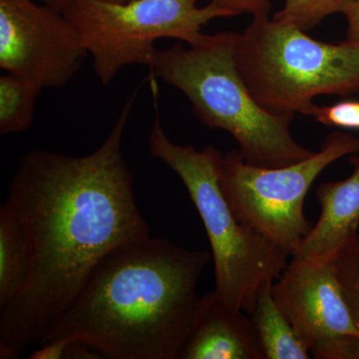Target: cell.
Returning <instances> with one entry per match:
<instances>
[{
    "mask_svg": "<svg viewBox=\"0 0 359 359\" xmlns=\"http://www.w3.org/2000/svg\"><path fill=\"white\" fill-rule=\"evenodd\" d=\"M136 93L90 154L32 150L20 158L6 204L25 233L29 273L18 297L0 309V358L40 344L104 257L151 237L122 152Z\"/></svg>",
    "mask_w": 359,
    "mask_h": 359,
    "instance_id": "obj_1",
    "label": "cell"
},
{
    "mask_svg": "<svg viewBox=\"0 0 359 359\" xmlns=\"http://www.w3.org/2000/svg\"><path fill=\"white\" fill-rule=\"evenodd\" d=\"M168 238H151L110 252L39 344H88L113 359H179L192 332L197 287L211 259Z\"/></svg>",
    "mask_w": 359,
    "mask_h": 359,
    "instance_id": "obj_2",
    "label": "cell"
},
{
    "mask_svg": "<svg viewBox=\"0 0 359 359\" xmlns=\"http://www.w3.org/2000/svg\"><path fill=\"white\" fill-rule=\"evenodd\" d=\"M237 36L219 32L188 47L157 49L148 67L187 97L205 126L230 133L249 164L280 168L308 159L316 152L290 133L294 116L269 114L250 94L236 65Z\"/></svg>",
    "mask_w": 359,
    "mask_h": 359,
    "instance_id": "obj_3",
    "label": "cell"
},
{
    "mask_svg": "<svg viewBox=\"0 0 359 359\" xmlns=\"http://www.w3.org/2000/svg\"><path fill=\"white\" fill-rule=\"evenodd\" d=\"M150 154L178 175L199 212L211 245L215 292L231 309L249 314L264 283L287 266L285 250L236 216L219 185L223 153L214 146L197 150L174 143L156 115L148 139Z\"/></svg>",
    "mask_w": 359,
    "mask_h": 359,
    "instance_id": "obj_4",
    "label": "cell"
},
{
    "mask_svg": "<svg viewBox=\"0 0 359 359\" xmlns=\"http://www.w3.org/2000/svg\"><path fill=\"white\" fill-rule=\"evenodd\" d=\"M235 60L257 103L271 115H311L320 95L359 93V47L328 43L273 18L238 33Z\"/></svg>",
    "mask_w": 359,
    "mask_h": 359,
    "instance_id": "obj_5",
    "label": "cell"
},
{
    "mask_svg": "<svg viewBox=\"0 0 359 359\" xmlns=\"http://www.w3.org/2000/svg\"><path fill=\"white\" fill-rule=\"evenodd\" d=\"M199 0H70L65 13L79 33L101 84L111 83L123 67L150 65L155 42L171 39L200 43L202 28L217 18L233 14Z\"/></svg>",
    "mask_w": 359,
    "mask_h": 359,
    "instance_id": "obj_6",
    "label": "cell"
},
{
    "mask_svg": "<svg viewBox=\"0 0 359 359\" xmlns=\"http://www.w3.org/2000/svg\"><path fill=\"white\" fill-rule=\"evenodd\" d=\"M358 152V137L344 132L328 135L320 151L285 167L255 166L235 149L221 156L219 185L242 223L294 257L313 228L304 203L313 182L335 161Z\"/></svg>",
    "mask_w": 359,
    "mask_h": 359,
    "instance_id": "obj_7",
    "label": "cell"
},
{
    "mask_svg": "<svg viewBox=\"0 0 359 359\" xmlns=\"http://www.w3.org/2000/svg\"><path fill=\"white\" fill-rule=\"evenodd\" d=\"M65 13L34 0H0V68L40 88L69 83L87 55Z\"/></svg>",
    "mask_w": 359,
    "mask_h": 359,
    "instance_id": "obj_8",
    "label": "cell"
},
{
    "mask_svg": "<svg viewBox=\"0 0 359 359\" xmlns=\"http://www.w3.org/2000/svg\"><path fill=\"white\" fill-rule=\"evenodd\" d=\"M278 308L316 359H359V328L340 292L332 261L292 257L273 285Z\"/></svg>",
    "mask_w": 359,
    "mask_h": 359,
    "instance_id": "obj_9",
    "label": "cell"
},
{
    "mask_svg": "<svg viewBox=\"0 0 359 359\" xmlns=\"http://www.w3.org/2000/svg\"><path fill=\"white\" fill-rule=\"evenodd\" d=\"M179 359H266L256 325L217 292L201 297L192 332Z\"/></svg>",
    "mask_w": 359,
    "mask_h": 359,
    "instance_id": "obj_10",
    "label": "cell"
},
{
    "mask_svg": "<svg viewBox=\"0 0 359 359\" xmlns=\"http://www.w3.org/2000/svg\"><path fill=\"white\" fill-rule=\"evenodd\" d=\"M353 174L346 180L320 184L316 189L320 217L309 231L294 259L311 263L332 261L358 236L359 152L348 159Z\"/></svg>",
    "mask_w": 359,
    "mask_h": 359,
    "instance_id": "obj_11",
    "label": "cell"
},
{
    "mask_svg": "<svg viewBox=\"0 0 359 359\" xmlns=\"http://www.w3.org/2000/svg\"><path fill=\"white\" fill-rule=\"evenodd\" d=\"M273 283L262 285L249 313L261 337L266 359L311 358L308 347L275 301Z\"/></svg>",
    "mask_w": 359,
    "mask_h": 359,
    "instance_id": "obj_12",
    "label": "cell"
},
{
    "mask_svg": "<svg viewBox=\"0 0 359 359\" xmlns=\"http://www.w3.org/2000/svg\"><path fill=\"white\" fill-rule=\"evenodd\" d=\"M29 264L25 233L4 203L0 208V309L20 294L27 280Z\"/></svg>",
    "mask_w": 359,
    "mask_h": 359,
    "instance_id": "obj_13",
    "label": "cell"
},
{
    "mask_svg": "<svg viewBox=\"0 0 359 359\" xmlns=\"http://www.w3.org/2000/svg\"><path fill=\"white\" fill-rule=\"evenodd\" d=\"M41 90L11 73L0 77V134H20L30 128Z\"/></svg>",
    "mask_w": 359,
    "mask_h": 359,
    "instance_id": "obj_14",
    "label": "cell"
},
{
    "mask_svg": "<svg viewBox=\"0 0 359 359\" xmlns=\"http://www.w3.org/2000/svg\"><path fill=\"white\" fill-rule=\"evenodd\" d=\"M358 0H283L282 9L273 20L309 32L320 25L327 16L344 13Z\"/></svg>",
    "mask_w": 359,
    "mask_h": 359,
    "instance_id": "obj_15",
    "label": "cell"
},
{
    "mask_svg": "<svg viewBox=\"0 0 359 359\" xmlns=\"http://www.w3.org/2000/svg\"><path fill=\"white\" fill-rule=\"evenodd\" d=\"M335 278L359 328V233L332 259Z\"/></svg>",
    "mask_w": 359,
    "mask_h": 359,
    "instance_id": "obj_16",
    "label": "cell"
},
{
    "mask_svg": "<svg viewBox=\"0 0 359 359\" xmlns=\"http://www.w3.org/2000/svg\"><path fill=\"white\" fill-rule=\"evenodd\" d=\"M311 116L325 126L359 130V101L344 100L328 106L316 105Z\"/></svg>",
    "mask_w": 359,
    "mask_h": 359,
    "instance_id": "obj_17",
    "label": "cell"
},
{
    "mask_svg": "<svg viewBox=\"0 0 359 359\" xmlns=\"http://www.w3.org/2000/svg\"><path fill=\"white\" fill-rule=\"evenodd\" d=\"M217 6L230 11L233 16L250 14L252 18H269L271 0H211Z\"/></svg>",
    "mask_w": 359,
    "mask_h": 359,
    "instance_id": "obj_18",
    "label": "cell"
},
{
    "mask_svg": "<svg viewBox=\"0 0 359 359\" xmlns=\"http://www.w3.org/2000/svg\"><path fill=\"white\" fill-rule=\"evenodd\" d=\"M70 340L61 339L40 344L39 349L32 353L30 359H63L66 358Z\"/></svg>",
    "mask_w": 359,
    "mask_h": 359,
    "instance_id": "obj_19",
    "label": "cell"
},
{
    "mask_svg": "<svg viewBox=\"0 0 359 359\" xmlns=\"http://www.w3.org/2000/svg\"><path fill=\"white\" fill-rule=\"evenodd\" d=\"M342 14L347 22V41L359 47V0L347 7Z\"/></svg>",
    "mask_w": 359,
    "mask_h": 359,
    "instance_id": "obj_20",
    "label": "cell"
},
{
    "mask_svg": "<svg viewBox=\"0 0 359 359\" xmlns=\"http://www.w3.org/2000/svg\"><path fill=\"white\" fill-rule=\"evenodd\" d=\"M41 1L42 4L62 13L67 4H69L70 0H41Z\"/></svg>",
    "mask_w": 359,
    "mask_h": 359,
    "instance_id": "obj_21",
    "label": "cell"
},
{
    "mask_svg": "<svg viewBox=\"0 0 359 359\" xmlns=\"http://www.w3.org/2000/svg\"><path fill=\"white\" fill-rule=\"evenodd\" d=\"M105 1L126 2V1H129V0H105Z\"/></svg>",
    "mask_w": 359,
    "mask_h": 359,
    "instance_id": "obj_22",
    "label": "cell"
}]
</instances>
